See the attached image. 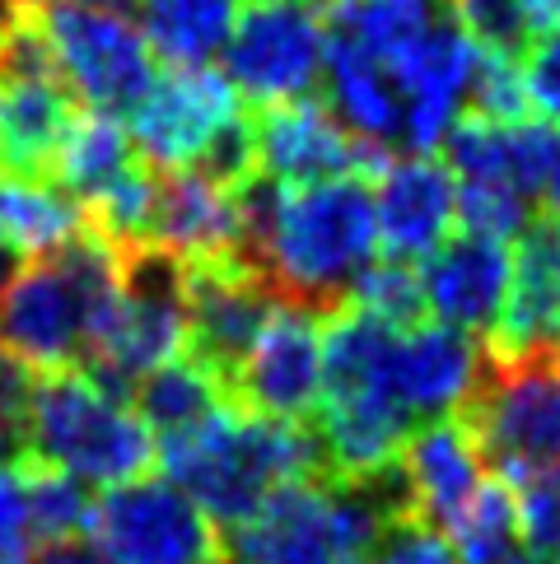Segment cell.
<instances>
[{"instance_id":"obj_1","label":"cell","mask_w":560,"mask_h":564,"mask_svg":"<svg viewBox=\"0 0 560 564\" xmlns=\"http://www.w3.org/2000/svg\"><path fill=\"white\" fill-rule=\"evenodd\" d=\"M238 200L244 261L290 304L317 313L342 308L378 257L369 177L280 187L262 173H248L238 183Z\"/></svg>"},{"instance_id":"obj_2","label":"cell","mask_w":560,"mask_h":564,"mask_svg":"<svg viewBox=\"0 0 560 564\" xmlns=\"http://www.w3.org/2000/svg\"><path fill=\"white\" fill-rule=\"evenodd\" d=\"M154 457L215 528H238L286 480L323 471V448L309 425L257 415L234 397L192 430L159 438Z\"/></svg>"},{"instance_id":"obj_3","label":"cell","mask_w":560,"mask_h":564,"mask_svg":"<svg viewBox=\"0 0 560 564\" xmlns=\"http://www.w3.org/2000/svg\"><path fill=\"white\" fill-rule=\"evenodd\" d=\"M402 513L397 471L378 480L313 471L286 480L252 518L229 528L219 564H369L384 528Z\"/></svg>"},{"instance_id":"obj_4","label":"cell","mask_w":560,"mask_h":564,"mask_svg":"<svg viewBox=\"0 0 560 564\" xmlns=\"http://www.w3.org/2000/svg\"><path fill=\"white\" fill-rule=\"evenodd\" d=\"M122 275V248L89 225L56 252L24 261L0 285V346L33 369H71L89 355Z\"/></svg>"},{"instance_id":"obj_5","label":"cell","mask_w":560,"mask_h":564,"mask_svg":"<svg viewBox=\"0 0 560 564\" xmlns=\"http://www.w3.org/2000/svg\"><path fill=\"white\" fill-rule=\"evenodd\" d=\"M159 438L136 415L131 397L98 382L89 369H47L33 382L24 415V457L75 476L89 490L146 476Z\"/></svg>"},{"instance_id":"obj_6","label":"cell","mask_w":560,"mask_h":564,"mask_svg":"<svg viewBox=\"0 0 560 564\" xmlns=\"http://www.w3.org/2000/svg\"><path fill=\"white\" fill-rule=\"evenodd\" d=\"M127 135L154 173L206 169L225 183L252 173V127L244 98L211 66H169L127 108Z\"/></svg>"},{"instance_id":"obj_7","label":"cell","mask_w":560,"mask_h":564,"mask_svg":"<svg viewBox=\"0 0 560 564\" xmlns=\"http://www.w3.org/2000/svg\"><path fill=\"white\" fill-rule=\"evenodd\" d=\"M187 350V285L183 267L159 248H122V275L89 340L85 369L117 392L140 373Z\"/></svg>"},{"instance_id":"obj_8","label":"cell","mask_w":560,"mask_h":564,"mask_svg":"<svg viewBox=\"0 0 560 564\" xmlns=\"http://www.w3.org/2000/svg\"><path fill=\"white\" fill-rule=\"evenodd\" d=\"M463 425L505 480L560 471V350L518 359L486 355V373L467 397Z\"/></svg>"},{"instance_id":"obj_9","label":"cell","mask_w":560,"mask_h":564,"mask_svg":"<svg viewBox=\"0 0 560 564\" xmlns=\"http://www.w3.org/2000/svg\"><path fill=\"white\" fill-rule=\"evenodd\" d=\"M47 56L62 75L66 94L85 112L127 117L140 89L154 79V52L140 29L117 10H94L79 0H56L37 19Z\"/></svg>"},{"instance_id":"obj_10","label":"cell","mask_w":560,"mask_h":564,"mask_svg":"<svg viewBox=\"0 0 560 564\" xmlns=\"http://www.w3.org/2000/svg\"><path fill=\"white\" fill-rule=\"evenodd\" d=\"M89 541L108 564H219L225 536L169 476H131L94 499Z\"/></svg>"},{"instance_id":"obj_11","label":"cell","mask_w":560,"mask_h":564,"mask_svg":"<svg viewBox=\"0 0 560 564\" xmlns=\"http://www.w3.org/2000/svg\"><path fill=\"white\" fill-rule=\"evenodd\" d=\"M225 75L238 98L257 108L313 98L327 66V19L317 0H262L234 19Z\"/></svg>"},{"instance_id":"obj_12","label":"cell","mask_w":560,"mask_h":564,"mask_svg":"<svg viewBox=\"0 0 560 564\" xmlns=\"http://www.w3.org/2000/svg\"><path fill=\"white\" fill-rule=\"evenodd\" d=\"M229 397L257 415L304 425L323 397V313L280 299L234 369Z\"/></svg>"},{"instance_id":"obj_13","label":"cell","mask_w":560,"mask_h":564,"mask_svg":"<svg viewBox=\"0 0 560 564\" xmlns=\"http://www.w3.org/2000/svg\"><path fill=\"white\" fill-rule=\"evenodd\" d=\"M252 127V173L280 187H309L327 177H374L384 154L355 140L336 112L317 98H290V104L257 108Z\"/></svg>"},{"instance_id":"obj_14","label":"cell","mask_w":560,"mask_h":564,"mask_svg":"<svg viewBox=\"0 0 560 564\" xmlns=\"http://www.w3.org/2000/svg\"><path fill=\"white\" fill-rule=\"evenodd\" d=\"M183 285H187V350L229 382L234 369L244 365V355L252 350L257 332L267 327L280 294L244 257L183 267Z\"/></svg>"},{"instance_id":"obj_15","label":"cell","mask_w":560,"mask_h":564,"mask_svg":"<svg viewBox=\"0 0 560 564\" xmlns=\"http://www.w3.org/2000/svg\"><path fill=\"white\" fill-rule=\"evenodd\" d=\"M378 257L420 267L457 229V187L444 159L384 154L369 177Z\"/></svg>"},{"instance_id":"obj_16","label":"cell","mask_w":560,"mask_h":564,"mask_svg":"<svg viewBox=\"0 0 560 564\" xmlns=\"http://www.w3.org/2000/svg\"><path fill=\"white\" fill-rule=\"evenodd\" d=\"M486 373V346L444 322L397 327L388 340V392L411 425L449 420L467 406Z\"/></svg>"},{"instance_id":"obj_17","label":"cell","mask_w":560,"mask_h":564,"mask_svg":"<svg viewBox=\"0 0 560 564\" xmlns=\"http://www.w3.org/2000/svg\"><path fill=\"white\" fill-rule=\"evenodd\" d=\"M514 271V248L491 234H449L426 261L416 267L426 317L457 327L467 336H491L499 313H505Z\"/></svg>"},{"instance_id":"obj_18","label":"cell","mask_w":560,"mask_h":564,"mask_svg":"<svg viewBox=\"0 0 560 564\" xmlns=\"http://www.w3.org/2000/svg\"><path fill=\"white\" fill-rule=\"evenodd\" d=\"M150 248L169 252L177 267L244 257V200L238 183L206 169H173L159 177Z\"/></svg>"},{"instance_id":"obj_19","label":"cell","mask_w":560,"mask_h":564,"mask_svg":"<svg viewBox=\"0 0 560 564\" xmlns=\"http://www.w3.org/2000/svg\"><path fill=\"white\" fill-rule=\"evenodd\" d=\"M392 471L402 486L407 513L439 532L486 486V457L472 443L463 420H430L426 430L407 434Z\"/></svg>"},{"instance_id":"obj_20","label":"cell","mask_w":560,"mask_h":564,"mask_svg":"<svg viewBox=\"0 0 560 564\" xmlns=\"http://www.w3.org/2000/svg\"><path fill=\"white\" fill-rule=\"evenodd\" d=\"M560 350V225L532 219L514 238V271L505 313L491 332L495 359Z\"/></svg>"},{"instance_id":"obj_21","label":"cell","mask_w":560,"mask_h":564,"mask_svg":"<svg viewBox=\"0 0 560 564\" xmlns=\"http://www.w3.org/2000/svg\"><path fill=\"white\" fill-rule=\"evenodd\" d=\"M85 229V210L43 173L0 169V248L37 261Z\"/></svg>"},{"instance_id":"obj_22","label":"cell","mask_w":560,"mask_h":564,"mask_svg":"<svg viewBox=\"0 0 560 564\" xmlns=\"http://www.w3.org/2000/svg\"><path fill=\"white\" fill-rule=\"evenodd\" d=\"M131 406L136 415L150 425L154 438H169V434H183L192 430L196 420H206L215 406L229 401V382L219 378L215 369H206L192 350L164 359L159 369L140 373L131 382Z\"/></svg>"},{"instance_id":"obj_23","label":"cell","mask_w":560,"mask_h":564,"mask_svg":"<svg viewBox=\"0 0 560 564\" xmlns=\"http://www.w3.org/2000/svg\"><path fill=\"white\" fill-rule=\"evenodd\" d=\"M140 37L169 66H211L225 52L238 0H136Z\"/></svg>"},{"instance_id":"obj_24","label":"cell","mask_w":560,"mask_h":564,"mask_svg":"<svg viewBox=\"0 0 560 564\" xmlns=\"http://www.w3.org/2000/svg\"><path fill=\"white\" fill-rule=\"evenodd\" d=\"M136 159L140 154L131 145L122 117H112V112H79L47 173L56 177V187H62L79 210H85L98 192H104L108 183H117V177L136 164Z\"/></svg>"},{"instance_id":"obj_25","label":"cell","mask_w":560,"mask_h":564,"mask_svg":"<svg viewBox=\"0 0 560 564\" xmlns=\"http://www.w3.org/2000/svg\"><path fill=\"white\" fill-rule=\"evenodd\" d=\"M453 24L476 47L524 56L537 37L560 29V0H453Z\"/></svg>"},{"instance_id":"obj_26","label":"cell","mask_w":560,"mask_h":564,"mask_svg":"<svg viewBox=\"0 0 560 564\" xmlns=\"http://www.w3.org/2000/svg\"><path fill=\"white\" fill-rule=\"evenodd\" d=\"M449 546L457 551L463 564H505L524 551L518 541V503H514V486L509 480H491L472 495V503L457 513L449 528Z\"/></svg>"},{"instance_id":"obj_27","label":"cell","mask_w":560,"mask_h":564,"mask_svg":"<svg viewBox=\"0 0 560 564\" xmlns=\"http://www.w3.org/2000/svg\"><path fill=\"white\" fill-rule=\"evenodd\" d=\"M24 490H29V513H33V528L43 536V546L47 541L89 536V513H94L89 486H79L75 476L24 457Z\"/></svg>"},{"instance_id":"obj_28","label":"cell","mask_w":560,"mask_h":564,"mask_svg":"<svg viewBox=\"0 0 560 564\" xmlns=\"http://www.w3.org/2000/svg\"><path fill=\"white\" fill-rule=\"evenodd\" d=\"M346 304L365 308L369 317L388 322V327H416L426 322V299H420V275L407 261L374 257V267L355 280V290L346 294Z\"/></svg>"},{"instance_id":"obj_29","label":"cell","mask_w":560,"mask_h":564,"mask_svg":"<svg viewBox=\"0 0 560 564\" xmlns=\"http://www.w3.org/2000/svg\"><path fill=\"white\" fill-rule=\"evenodd\" d=\"M518 503V541L524 555L560 564V471H537L524 480H509Z\"/></svg>"},{"instance_id":"obj_30","label":"cell","mask_w":560,"mask_h":564,"mask_svg":"<svg viewBox=\"0 0 560 564\" xmlns=\"http://www.w3.org/2000/svg\"><path fill=\"white\" fill-rule=\"evenodd\" d=\"M467 112L472 117H495V122L528 117V94H524V70H518V56L476 47L472 79H467Z\"/></svg>"},{"instance_id":"obj_31","label":"cell","mask_w":560,"mask_h":564,"mask_svg":"<svg viewBox=\"0 0 560 564\" xmlns=\"http://www.w3.org/2000/svg\"><path fill=\"white\" fill-rule=\"evenodd\" d=\"M43 536L33 528L29 490H24V462L0 467V564H33Z\"/></svg>"},{"instance_id":"obj_32","label":"cell","mask_w":560,"mask_h":564,"mask_svg":"<svg viewBox=\"0 0 560 564\" xmlns=\"http://www.w3.org/2000/svg\"><path fill=\"white\" fill-rule=\"evenodd\" d=\"M369 564H463V560H457V551L449 546V536L439 528L402 513V518H392L384 528Z\"/></svg>"},{"instance_id":"obj_33","label":"cell","mask_w":560,"mask_h":564,"mask_svg":"<svg viewBox=\"0 0 560 564\" xmlns=\"http://www.w3.org/2000/svg\"><path fill=\"white\" fill-rule=\"evenodd\" d=\"M518 70H524L528 112L560 131V29L547 33V37H537V43L524 52Z\"/></svg>"},{"instance_id":"obj_34","label":"cell","mask_w":560,"mask_h":564,"mask_svg":"<svg viewBox=\"0 0 560 564\" xmlns=\"http://www.w3.org/2000/svg\"><path fill=\"white\" fill-rule=\"evenodd\" d=\"M33 365H24L19 355H10L0 346V430H14L24 434V415H29V401H33Z\"/></svg>"},{"instance_id":"obj_35","label":"cell","mask_w":560,"mask_h":564,"mask_svg":"<svg viewBox=\"0 0 560 564\" xmlns=\"http://www.w3.org/2000/svg\"><path fill=\"white\" fill-rule=\"evenodd\" d=\"M33 564H108V560L94 541L75 536V541H47V551H37Z\"/></svg>"},{"instance_id":"obj_36","label":"cell","mask_w":560,"mask_h":564,"mask_svg":"<svg viewBox=\"0 0 560 564\" xmlns=\"http://www.w3.org/2000/svg\"><path fill=\"white\" fill-rule=\"evenodd\" d=\"M537 200L547 206V219L560 225V131H556V145L547 159V173H542V187H537Z\"/></svg>"},{"instance_id":"obj_37","label":"cell","mask_w":560,"mask_h":564,"mask_svg":"<svg viewBox=\"0 0 560 564\" xmlns=\"http://www.w3.org/2000/svg\"><path fill=\"white\" fill-rule=\"evenodd\" d=\"M6 6H10L14 14H37V10H47V6H56V0H6Z\"/></svg>"},{"instance_id":"obj_38","label":"cell","mask_w":560,"mask_h":564,"mask_svg":"<svg viewBox=\"0 0 560 564\" xmlns=\"http://www.w3.org/2000/svg\"><path fill=\"white\" fill-rule=\"evenodd\" d=\"M79 6H94V10H117V14H127L136 0H79Z\"/></svg>"},{"instance_id":"obj_39","label":"cell","mask_w":560,"mask_h":564,"mask_svg":"<svg viewBox=\"0 0 560 564\" xmlns=\"http://www.w3.org/2000/svg\"><path fill=\"white\" fill-rule=\"evenodd\" d=\"M505 564H547V560H537V555H524V551H518L514 560H505Z\"/></svg>"},{"instance_id":"obj_40","label":"cell","mask_w":560,"mask_h":564,"mask_svg":"<svg viewBox=\"0 0 560 564\" xmlns=\"http://www.w3.org/2000/svg\"><path fill=\"white\" fill-rule=\"evenodd\" d=\"M10 14H14V10L6 6V0H0V29H6V24H10Z\"/></svg>"},{"instance_id":"obj_41","label":"cell","mask_w":560,"mask_h":564,"mask_svg":"<svg viewBox=\"0 0 560 564\" xmlns=\"http://www.w3.org/2000/svg\"><path fill=\"white\" fill-rule=\"evenodd\" d=\"M248 6H262V0H248Z\"/></svg>"}]
</instances>
